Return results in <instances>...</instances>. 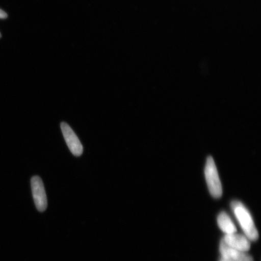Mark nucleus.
Wrapping results in <instances>:
<instances>
[{
  "mask_svg": "<svg viewBox=\"0 0 261 261\" xmlns=\"http://www.w3.org/2000/svg\"><path fill=\"white\" fill-rule=\"evenodd\" d=\"M223 240L228 247L241 252H247L250 249V240L243 234L237 233L226 234Z\"/></svg>",
  "mask_w": 261,
  "mask_h": 261,
  "instance_id": "5",
  "label": "nucleus"
},
{
  "mask_svg": "<svg viewBox=\"0 0 261 261\" xmlns=\"http://www.w3.org/2000/svg\"><path fill=\"white\" fill-rule=\"evenodd\" d=\"M8 17V14L3 10L0 9V19H5Z\"/></svg>",
  "mask_w": 261,
  "mask_h": 261,
  "instance_id": "8",
  "label": "nucleus"
},
{
  "mask_svg": "<svg viewBox=\"0 0 261 261\" xmlns=\"http://www.w3.org/2000/svg\"><path fill=\"white\" fill-rule=\"evenodd\" d=\"M2 37V35H1V33H0V38H1Z\"/></svg>",
  "mask_w": 261,
  "mask_h": 261,
  "instance_id": "10",
  "label": "nucleus"
},
{
  "mask_svg": "<svg viewBox=\"0 0 261 261\" xmlns=\"http://www.w3.org/2000/svg\"><path fill=\"white\" fill-rule=\"evenodd\" d=\"M204 174L208 191L211 195L215 198H220L223 194V188L216 165L212 156H208L207 159Z\"/></svg>",
  "mask_w": 261,
  "mask_h": 261,
  "instance_id": "2",
  "label": "nucleus"
},
{
  "mask_svg": "<svg viewBox=\"0 0 261 261\" xmlns=\"http://www.w3.org/2000/svg\"><path fill=\"white\" fill-rule=\"evenodd\" d=\"M220 261H231L229 259H224V258H222L221 257V259L220 260Z\"/></svg>",
  "mask_w": 261,
  "mask_h": 261,
  "instance_id": "9",
  "label": "nucleus"
},
{
  "mask_svg": "<svg viewBox=\"0 0 261 261\" xmlns=\"http://www.w3.org/2000/svg\"><path fill=\"white\" fill-rule=\"evenodd\" d=\"M61 129L65 142L70 151L74 156H79L83 153V146L79 138L71 127L65 122L61 123Z\"/></svg>",
  "mask_w": 261,
  "mask_h": 261,
  "instance_id": "4",
  "label": "nucleus"
},
{
  "mask_svg": "<svg viewBox=\"0 0 261 261\" xmlns=\"http://www.w3.org/2000/svg\"><path fill=\"white\" fill-rule=\"evenodd\" d=\"M231 207L237 219L246 236L250 241H256L258 239L259 233L253 218L247 208L242 203L238 201L231 202Z\"/></svg>",
  "mask_w": 261,
  "mask_h": 261,
  "instance_id": "1",
  "label": "nucleus"
},
{
  "mask_svg": "<svg viewBox=\"0 0 261 261\" xmlns=\"http://www.w3.org/2000/svg\"><path fill=\"white\" fill-rule=\"evenodd\" d=\"M220 252L222 258L229 259L231 261H254L253 257L249 254L228 247L223 240H222L220 243Z\"/></svg>",
  "mask_w": 261,
  "mask_h": 261,
  "instance_id": "6",
  "label": "nucleus"
},
{
  "mask_svg": "<svg viewBox=\"0 0 261 261\" xmlns=\"http://www.w3.org/2000/svg\"><path fill=\"white\" fill-rule=\"evenodd\" d=\"M31 188L36 207L41 212L45 211L47 207V196L43 182L39 176L32 178Z\"/></svg>",
  "mask_w": 261,
  "mask_h": 261,
  "instance_id": "3",
  "label": "nucleus"
},
{
  "mask_svg": "<svg viewBox=\"0 0 261 261\" xmlns=\"http://www.w3.org/2000/svg\"><path fill=\"white\" fill-rule=\"evenodd\" d=\"M218 226L226 234L237 233V228L226 212H221L217 218Z\"/></svg>",
  "mask_w": 261,
  "mask_h": 261,
  "instance_id": "7",
  "label": "nucleus"
}]
</instances>
